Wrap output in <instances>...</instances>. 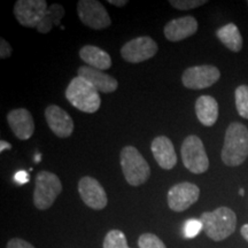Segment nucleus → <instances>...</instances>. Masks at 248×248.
Returning <instances> with one entry per match:
<instances>
[{
	"instance_id": "obj_25",
	"label": "nucleus",
	"mask_w": 248,
	"mask_h": 248,
	"mask_svg": "<svg viewBox=\"0 0 248 248\" xmlns=\"http://www.w3.org/2000/svg\"><path fill=\"white\" fill-rule=\"evenodd\" d=\"M169 2L173 8L179 11H190L207 4L206 0H170Z\"/></svg>"
},
{
	"instance_id": "obj_21",
	"label": "nucleus",
	"mask_w": 248,
	"mask_h": 248,
	"mask_svg": "<svg viewBox=\"0 0 248 248\" xmlns=\"http://www.w3.org/2000/svg\"><path fill=\"white\" fill-rule=\"evenodd\" d=\"M64 14H66V12H64L63 6L59 4L48 6L44 18H43L39 26L37 27V31L40 33H48L54 27H60L61 18L64 16Z\"/></svg>"
},
{
	"instance_id": "obj_29",
	"label": "nucleus",
	"mask_w": 248,
	"mask_h": 248,
	"mask_svg": "<svg viewBox=\"0 0 248 248\" xmlns=\"http://www.w3.org/2000/svg\"><path fill=\"white\" fill-rule=\"evenodd\" d=\"M14 181L20 185L26 184V183L29 182V173L24 171V170H20L14 175Z\"/></svg>"
},
{
	"instance_id": "obj_22",
	"label": "nucleus",
	"mask_w": 248,
	"mask_h": 248,
	"mask_svg": "<svg viewBox=\"0 0 248 248\" xmlns=\"http://www.w3.org/2000/svg\"><path fill=\"white\" fill-rule=\"evenodd\" d=\"M234 100L239 115L248 120V85H239L235 89Z\"/></svg>"
},
{
	"instance_id": "obj_30",
	"label": "nucleus",
	"mask_w": 248,
	"mask_h": 248,
	"mask_svg": "<svg viewBox=\"0 0 248 248\" xmlns=\"http://www.w3.org/2000/svg\"><path fill=\"white\" fill-rule=\"evenodd\" d=\"M108 2H109L110 5L116 6V7H124V6L128 4L126 0H108Z\"/></svg>"
},
{
	"instance_id": "obj_33",
	"label": "nucleus",
	"mask_w": 248,
	"mask_h": 248,
	"mask_svg": "<svg viewBox=\"0 0 248 248\" xmlns=\"http://www.w3.org/2000/svg\"><path fill=\"white\" fill-rule=\"evenodd\" d=\"M40 157H42V155H40V154H38V155H37V156H36V162H39Z\"/></svg>"
},
{
	"instance_id": "obj_19",
	"label": "nucleus",
	"mask_w": 248,
	"mask_h": 248,
	"mask_svg": "<svg viewBox=\"0 0 248 248\" xmlns=\"http://www.w3.org/2000/svg\"><path fill=\"white\" fill-rule=\"evenodd\" d=\"M79 58L86 66L99 70H107L111 67V58L106 51L93 45H85L79 49Z\"/></svg>"
},
{
	"instance_id": "obj_14",
	"label": "nucleus",
	"mask_w": 248,
	"mask_h": 248,
	"mask_svg": "<svg viewBox=\"0 0 248 248\" xmlns=\"http://www.w3.org/2000/svg\"><path fill=\"white\" fill-rule=\"evenodd\" d=\"M7 122L14 136L20 140H28L35 132L32 115L26 108H17L7 114Z\"/></svg>"
},
{
	"instance_id": "obj_26",
	"label": "nucleus",
	"mask_w": 248,
	"mask_h": 248,
	"mask_svg": "<svg viewBox=\"0 0 248 248\" xmlns=\"http://www.w3.org/2000/svg\"><path fill=\"white\" fill-rule=\"evenodd\" d=\"M203 230L202 223H201L200 219H188L187 222L185 223L184 226V234L186 238H194L199 234V232Z\"/></svg>"
},
{
	"instance_id": "obj_6",
	"label": "nucleus",
	"mask_w": 248,
	"mask_h": 248,
	"mask_svg": "<svg viewBox=\"0 0 248 248\" xmlns=\"http://www.w3.org/2000/svg\"><path fill=\"white\" fill-rule=\"evenodd\" d=\"M183 164L192 173H203L209 168V160L201 139L195 135L187 136L181 148Z\"/></svg>"
},
{
	"instance_id": "obj_5",
	"label": "nucleus",
	"mask_w": 248,
	"mask_h": 248,
	"mask_svg": "<svg viewBox=\"0 0 248 248\" xmlns=\"http://www.w3.org/2000/svg\"><path fill=\"white\" fill-rule=\"evenodd\" d=\"M61 192L62 183L55 173L45 170L37 173L33 191V204L37 209L51 208Z\"/></svg>"
},
{
	"instance_id": "obj_13",
	"label": "nucleus",
	"mask_w": 248,
	"mask_h": 248,
	"mask_svg": "<svg viewBox=\"0 0 248 248\" xmlns=\"http://www.w3.org/2000/svg\"><path fill=\"white\" fill-rule=\"evenodd\" d=\"M45 119L48 128L59 138H68L74 132V121L63 108L49 105L45 109Z\"/></svg>"
},
{
	"instance_id": "obj_27",
	"label": "nucleus",
	"mask_w": 248,
	"mask_h": 248,
	"mask_svg": "<svg viewBox=\"0 0 248 248\" xmlns=\"http://www.w3.org/2000/svg\"><path fill=\"white\" fill-rule=\"evenodd\" d=\"M6 248H35L28 241L20 239V238H14V239H11L8 241L7 247Z\"/></svg>"
},
{
	"instance_id": "obj_18",
	"label": "nucleus",
	"mask_w": 248,
	"mask_h": 248,
	"mask_svg": "<svg viewBox=\"0 0 248 248\" xmlns=\"http://www.w3.org/2000/svg\"><path fill=\"white\" fill-rule=\"evenodd\" d=\"M195 114L204 126H213L218 119V104L212 95H201L195 101Z\"/></svg>"
},
{
	"instance_id": "obj_11",
	"label": "nucleus",
	"mask_w": 248,
	"mask_h": 248,
	"mask_svg": "<svg viewBox=\"0 0 248 248\" xmlns=\"http://www.w3.org/2000/svg\"><path fill=\"white\" fill-rule=\"evenodd\" d=\"M200 197V188L193 183L183 182L173 185L168 192V206L176 213L184 212Z\"/></svg>"
},
{
	"instance_id": "obj_8",
	"label": "nucleus",
	"mask_w": 248,
	"mask_h": 248,
	"mask_svg": "<svg viewBox=\"0 0 248 248\" xmlns=\"http://www.w3.org/2000/svg\"><path fill=\"white\" fill-rule=\"evenodd\" d=\"M47 9L45 0H17L14 5V15L21 26L37 29Z\"/></svg>"
},
{
	"instance_id": "obj_7",
	"label": "nucleus",
	"mask_w": 248,
	"mask_h": 248,
	"mask_svg": "<svg viewBox=\"0 0 248 248\" xmlns=\"http://www.w3.org/2000/svg\"><path fill=\"white\" fill-rule=\"evenodd\" d=\"M77 13L82 23L93 30L106 29L111 24L106 8L98 0H79Z\"/></svg>"
},
{
	"instance_id": "obj_34",
	"label": "nucleus",
	"mask_w": 248,
	"mask_h": 248,
	"mask_svg": "<svg viewBox=\"0 0 248 248\" xmlns=\"http://www.w3.org/2000/svg\"><path fill=\"white\" fill-rule=\"evenodd\" d=\"M239 194L240 195H244L245 194V191L243 190V188H240V190H239Z\"/></svg>"
},
{
	"instance_id": "obj_35",
	"label": "nucleus",
	"mask_w": 248,
	"mask_h": 248,
	"mask_svg": "<svg viewBox=\"0 0 248 248\" xmlns=\"http://www.w3.org/2000/svg\"><path fill=\"white\" fill-rule=\"evenodd\" d=\"M247 5H248V1H247Z\"/></svg>"
},
{
	"instance_id": "obj_3",
	"label": "nucleus",
	"mask_w": 248,
	"mask_h": 248,
	"mask_svg": "<svg viewBox=\"0 0 248 248\" xmlns=\"http://www.w3.org/2000/svg\"><path fill=\"white\" fill-rule=\"evenodd\" d=\"M66 98L74 107L83 113H95L101 105L98 90L79 76L70 80L66 89Z\"/></svg>"
},
{
	"instance_id": "obj_1",
	"label": "nucleus",
	"mask_w": 248,
	"mask_h": 248,
	"mask_svg": "<svg viewBox=\"0 0 248 248\" xmlns=\"http://www.w3.org/2000/svg\"><path fill=\"white\" fill-rule=\"evenodd\" d=\"M221 157L228 167H238L248 157V129L243 123L234 122L228 126Z\"/></svg>"
},
{
	"instance_id": "obj_9",
	"label": "nucleus",
	"mask_w": 248,
	"mask_h": 248,
	"mask_svg": "<svg viewBox=\"0 0 248 248\" xmlns=\"http://www.w3.org/2000/svg\"><path fill=\"white\" fill-rule=\"evenodd\" d=\"M159 51L156 42L148 36H141L125 43L121 48V55L130 63H140L150 60Z\"/></svg>"
},
{
	"instance_id": "obj_2",
	"label": "nucleus",
	"mask_w": 248,
	"mask_h": 248,
	"mask_svg": "<svg viewBox=\"0 0 248 248\" xmlns=\"http://www.w3.org/2000/svg\"><path fill=\"white\" fill-rule=\"evenodd\" d=\"M200 221L204 233L214 241H222L229 238L237 226V216L228 207H218L214 212L202 213Z\"/></svg>"
},
{
	"instance_id": "obj_23",
	"label": "nucleus",
	"mask_w": 248,
	"mask_h": 248,
	"mask_svg": "<svg viewBox=\"0 0 248 248\" xmlns=\"http://www.w3.org/2000/svg\"><path fill=\"white\" fill-rule=\"evenodd\" d=\"M104 248H130L125 234L120 230H110L106 234L102 244Z\"/></svg>"
},
{
	"instance_id": "obj_15",
	"label": "nucleus",
	"mask_w": 248,
	"mask_h": 248,
	"mask_svg": "<svg viewBox=\"0 0 248 248\" xmlns=\"http://www.w3.org/2000/svg\"><path fill=\"white\" fill-rule=\"evenodd\" d=\"M199 24L193 16H183L169 21L164 27V37L169 42H181L193 36L198 31Z\"/></svg>"
},
{
	"instance_id": "obj_32",
	"label": "nucleus",
	"mask_w": 248,
	"mask_h": 248,
	"mask_svg": "<svg viewBox=\"0 0 248 248\" xmlns=\"http://www.w3.org/2000/svg\"><path fill=\"white\" fill-rule=\"evenodd\" d=\"M5 150H12V145L7 141L1 140V141H0V152L2 153V152H4Z\"/></svg>"
},
{
	"instance_id": "obj_4",
	"label": "nucleus",
	"mask_w": 248,
	"mask_h": 248,
	"mask_svg": "<svg viewBox=\"0 0 248 248\" xmlns=\"http://www.w3.org/2000/svg\"><path fill=\"white\" fill-rule=\"evenodd\" d=\"M120 162L124 178L131 186L145 184L151 176V168L135 146H125L121 151Z\"/></svg>"
},
{
	"instance_id": "obj_28",
	"label": "nucleus",
	"mask_w": 248,
	"mask_h": 248,
	"mask_svg": "<svg viewBox=\"0 0 248 248\" xmlns=\"http://www.w3.org/2000/svg\"><path fill=\"white\" fill-rule=\"evenodd\" d=\"M12 55V46L9 45L7 40L4 38L0 39V58L7 59Z\"/></svg>"
},
{
	"instance_id": "obj_31",
	"label": "nucleus",
	"mask_w": 248,
	"mask_h": 248,
	"mask_svg": "<svg viewBox=\"0 0 248 248\" xmlns=\"http://www.w3.org/2000/svg\"><path fill=\"white\" fill-rule=\"evenodd\" d=\"M240 233L244 237V239L248 243V224H244L240 229Z\"/></svg>"
},
{
	"instance_id": "obj_24",
	"label": "nucleus",
	"mask_w": 248,
	"mask_h": 248,
	"mask_svg": "<svg viewBox=\"0 0 248 248\" xmlns=\"http://www.w3.org/2000/svg\"><path fill=\"white\" fill-rule=\"evenodd\" d=\"M139 248H167L166 245L154 233H142L138 239Z\"/></svg>"
},
{
	"instance_id": "obj_16",
	"label": "nucleus",
	"mask_w": 248,
	"mask_h": 248,
	"mask_svg": "<svg viewBox=\"0 0 248 248\" xmlns=\"http://www.w3.org/2000/svg\"><path fill=\"white\" fill-rule=\"evenodd\" d=\"M151 150L157 164L164 170H171L177 163V154L172 141L166 136L154 138L151 144Z\"/></svg>"
},
{
	"instance_id": "obj_17",
	"label": "nucleus",
	"mask_w": 248,
	"mask_h": 248,
	"mask_svg": "<svg viewBox=\"0 0 248 248\" xmlns=\"http://www.w3.org/2000/svg\"><path fill=\"white\" fill-rule=\"evenodd\" d=\"M77 76L88 80L90 84H92L99 92L102 93L115 92L119 88V83L113 76L89 66L79 67L77 69Z\"/></svg>"
},
{
	"instance_id": "obj_20",
	"label": "nucleus",
	"mask_w": 248,
	"mask_h": 248,
	"mask_svg": "<svg viewBox=\"0 0 248 248\" xmlns=\"http://www.w3.org/2000/svg\"><path fill=\"white\" fill-rule=\"evenodd\" d=\"M216 37L230 51L238 53L243 48V36L234 23H228L216 31Z\"/></svg>"
},
{
	"instance_id": "obj_12",
	"label": "nucleus",
	"mask_w": 248,
	"mask_h": 248,
	"mask_svg": "<svg viewBox=\"0 0 248 248\" xmlns=\"http://www.w3.org/2000/svg\"><path fill=\"white\" fill-rule=\"evenodd\" d=\"M78 193L83 202L94 210L104 209L108 203L105 188L97 179L90 176H84L79 179Z\"/></svg>"
},
{
	"instance_id": "obj_10",
	"label": "nucleus",
	"mask_w": 248,
	"mask_h": 248,
	"mask_svg": "<svg viewBox=\"0 0 248 248\" xmlns=\"http://www.w3.org/2000/svg\"><path fill=\"white\" fill-rule=\"evenodd\" d=\"M221 77L218 68L212 64L187 68L182 75V82L185 88L191 90H202L210 88Z\"/></svg>"
}]
</instances>
